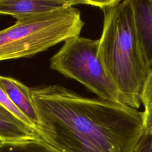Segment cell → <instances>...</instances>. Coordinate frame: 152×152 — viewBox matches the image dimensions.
Listing matches in <instances>:
<instances>
[{"label":"cell","mask_w":152,"mask_h":152,"mask_svg":"<svg viewBox=\"0 0 152 152\" xmlns=\"http://www.w3.org/2000/svg\"><path fill=\"white\" fill-rule=\"evenodd\" d=\"M36 131L60 152H134L144 133L142 112L122 103L81 96L61 86L31 88Z\"/></svg>","instance_id":"1"},{"label":"cell","mask_w":152,"mask_h":152,"mask_svg":"<svg viewBox=\"0 0 152 152\" xmlns=\"http://www.w3.org/2000/svg\"><path fill=\"white\" fill-rule=\"evenodd\" d=\"M98 57L119 91L124 104L140 107L151 71L140 46L129 0L104 8Z\"/></svg>","instance_id":"2"},{"label":"cell","mask_w":152,"mask_h":152,"mask_svg":"<svg viewBox=\"0 0 152 152\" xmlns=\"http://www.w3.org/2000/svg\"><path fill=\"white\" fill-rule=\"evenodd\" d=\"M84 25L80 11L73 7L17 20L0 30V61L31 57L80 36Z\"/></svg>","instance_id":"3"},{"label":"cell","mask_w":152,"mask_h":152,"mask_svg":"<svg viewBox=\"0 0 152 152\" xmlns=\"http://www.w3.org/2000/svg\"><path fill=\"white\" fill-rule=\"evenodd\" d=\"M98 48L99 40L80 36L71 37L51 57L50 66L83 84L99 98L124 103L119 91L98 57Z\"/></svg>","instance_id":"4"},{"label":"cell","mask_w":152,"mask_h":152,"mask_svg":"<svg viewBox=\"0 0 152 152\" xmlns=\"http://www.w3.org/2000/svg\"><path fill=\"white\" fill-rule=\"evenodd\" d=\"M76 5L74 0H0V15L17 20Z\"/></svg>","instance_id":"5"},{"label":"cell","mask_w":152,"mask_h":152,"mask_svg":"<svg viewBox=\"0 0 152 152\" xmlns=\"http://www.w3.org/2000/svg\"><path fill=\"white\" fill-rule=\"evenodd\" d=\"M135 28L146 63L152 70V0H129Z\"/></svg>","instance_id":"6"},{"label":"cell","mask_w":152,"mask_h":152,"mask_svg":"<svg viewBox=\"0 0 152 152\" xmlns=\"http://www.w3.org/2000/svg\"><path fill=\"white\" fill-rule=\"evenodd\" d=\"M0 84L13 104L31 122L36 130L39 119L31 88L10 77L0 75Z\"/></svg>","instance_id":"7"},{"label":"cell","mask_w":152,"mask_h":152,"mask_svg":"<svg viewBox=\"0 0 152 152\" xmlns=\"http://www.w3.org/2000/svg\"><path fill=\"white\" fill-rule=\"evenodd\" d=\"M36 130L0 104V141L11 142L39 138Z\"/></svg>","instance_id":"8"},{"label":"cell","mask_w":152,"mask_h":152,"mask_svg":"<svg viewBox=\"0 0 152 152\" xmlns=\"http://www.w3.org/2000/svg\"><path fill=\"white\" fill-rule=\"evenodd\" d=\"M0 152H60L40 138L17 142H2Z\"/></svg>","instance_id":"9"},{"label":"cell","mask_w":152,"mask_h":152,"mask_svg":"<svg viewBox=\"0 0 152 152\" xmlns=\"http://www.w3.org/2000/svg\"><path fill=\"white\" fill-rule=\"evenodd\" d=\"M0 104L5 107L10 112L12 113L18 118H20L21 121L25 122L26 124L29 125L30 126L35 129L32 125L31 122L18 109V108L13 104L11 100L10 99L7 94L2 88V86L0 84Z\"/></svg>","instance_id":"10"},{"label":"cell","mask_w":152,"mask_h":152,"mask_svg":"<svg viewBox=\"0 0 152 152\" xmlns=\"http://www.w3.org/2000/svg\"><path fill=\"white\" fill-rule=\"evenodd\" d=\"M134 152H152V131L150 133H143Z\"/></svg>","instance_id":"11"},{"label":"cell","mask_w":152,"mask_h":152,"mask_svg":"<svg viewBox=\"0 0 152 152\" xmlns=\"http://www.w3.org/2000/svg\"><path fill=\"white\" fill-rule=\"evenodd\" d=\"M76 5L84 4L98 7L102 10L113 6L122 0H74Z\"/></svg>","instance_id":"12"},{"label":"cell","mask_w":152,"mask_h":152,"mask_svg":"<svg viewBox=\"0 0 152 152\" xmlns=\"http://www.w3.org/2000/svg\"><path fill=\"white\" fill-rule=\"evenodd\" d=\"M141 100L144 107L152 103V70L146 81Z\"/></svg>","instance_id":"13"},{"label":"cell","mask_w":152,"mask_h":152,"mask_svg":"<svg viewBox=\"0 0 152 152\" xmlns=\"http://www.w3.org/2000/svg\"><path fill=\"white\" fill-rule=\"evenodd\" d=\"M142 116L144 133H150L152 131V103L144 107Z\"/></svg>","instance_id":"14"},{"label":"cell","mask_w":152,"mask_h":152,"mask_svg":"<svg viewBox=\"0 0 152 152\" xmlns=\"http://www.w3.org/2000/svg\"><path fill=\"white\" fill-rule=\"evenodd\" d=\"M1 143H2V142H1V141H0V144H1Z\"/></svg>","instance_id":"15"}]
</instances>
